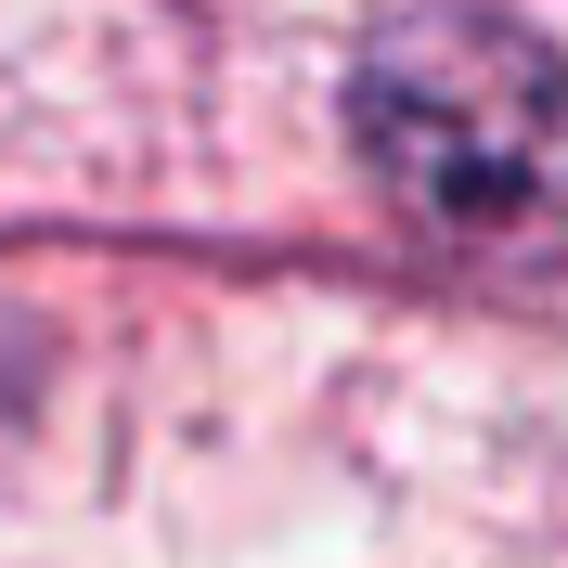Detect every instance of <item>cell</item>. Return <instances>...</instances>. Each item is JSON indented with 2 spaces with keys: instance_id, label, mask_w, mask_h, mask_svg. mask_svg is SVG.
Here are the masks:
<instances>
[{
  "instance_id": "obj_1",
  "label": "cell",
  "mask_w": 568,
  "mask_h": 568,
  "mask_svg": "<svg viewBox=\"0 0 568 568\" xmlns=\"http://www.w3.org/2000/svg\"><path fill=\"white\" fill-rule=\"evenodd\" d=\"M362 142L426 220H542L568 194V65L504 13H414L362 65Z\"/></svg>"
}]
</instances>
